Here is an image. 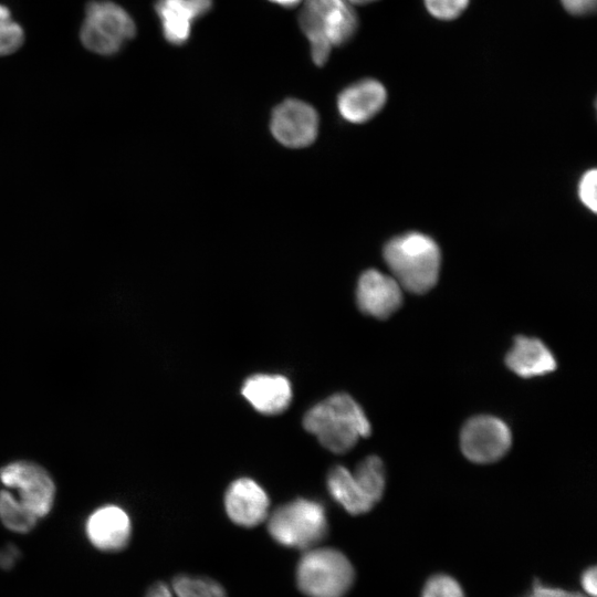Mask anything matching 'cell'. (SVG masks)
I'll return each mask as SVG.
<instances>
[{"mask_svg": "<svg viewBox=\"0 0 597 597\" xmlns=\"http://www.w3.org/2000/svg\"><path fill=\"white\" fill-rule=\"evenodd\" d=\"M384 258L394 279L401 287L425 293L437 282L440 270V250L429 237L410 232L390 240Z\"/></svg>", "mask_w": 597, "mask_h": 597, "instance_id": "3", "label": "cell"}, {"mask_svg": "<svg viewBox=\"0 0 597 597\" xmlns=\"http://www.w3.org/2000/svg\"><path fill=\"white\" fill-rule=\"evenodd\" d=\"M421 597H464V594L452 577L436 575L427 582Z\"/></svg>", "mask_w": 597, "mask_h": 597, "instance_id": "22", "label": "cell"}, {"mask_svg": "<svg viewBox=\"0 0 597 597\" xmlns=\"http://www.w3.org/2000/svg\"><path fill=\"white\" fill-rule=\"evenodd\" d=\"M145 597H227V593L208 576L178 574L169 582L154 583Z\"/></svg>", "mask_w": 597, "mask_h": 597, "instance_id": "17", "label": "cell"}, {"mask_svg": "<svg viewBox=\"0 0 597 597\" xmlns=\"http://www.w3.org/2000/svg\"><path fill=\"white\" fill-rule=\"evenodd\" d=\"M269 505L265 491L248 478L233 481L226 492L227 514L240 526L253 527L262 523L269 515Z\"/></svg>", "mask_w": 597, "mask_h": 597, "instance_id": "12", "label": "cell"}, {"mask_svg": "<svg viewBox=\"0 0 597 597\" xmlns=\"http://www.w3.org/2000/svg\"><path fill=\"white\" fill-rule=\"evenodd\" d=\"M582 585L587 596L596 597L597 593V572L596 567L588 568L582 577Z\"/></svg>", "mask_w": 597, "mask_h": 597, "instance_id": "27", "label": "cell"}, {"mask_svg": "<svg viewBox=\"0 0 597 597\" xmlns=\"http://www.w3.org/2000/svg\"><path fill=\"white\" fill-rule=\"evenodd\" d=\"M136 34L132 17L112 1H92L86 6L80 38L92 52L112 55Z\"/></svg>", "mask_w": 597, "mask_h": 597, "instance_id": "6", "label": "cell"}, {"mask_svg": "<svg viewBox=\"0 0 597 597\" xmlns=\"http://www.w3.org/2000/svg\"><path fill=\"white\" fill-rule=\"evenodd\" d=\"M269 1L283 8H294L303 0H269Z\"/></svg>", "mask_w": 597, "mask_h": 597, "instance_id": "29", "label": "cell"}, {"mask_svg": "<svg viewBox=\"0 0 597 597\" xmlns=\"http://www.w3.org/2000/svg\"><path fill=\"white\" fill-rule=\"evenodd\" d=\"M241 391L252 407L264 415L283 412L292 399L291 384L281 375H253L244 381Z\"/></svg>", "mask_w": 597, "mask_h": 597, "instance_id": "15", "label": "cell"}, {"mask_svg": "<svg viewBox=\"0 0 597 597\" xmlns=\"http://www.w3.org/2000/svg\"><path fill=\"white\" fill-rule=\"evenodd\" d=\"M213 0H157L155 11L163 35L172 45L188 42L196 20L207 14Z\"/></svg>", "mask_w": 597, "mask_h": 597, "instance_id": "13", "label": "cell"}, {"mask_svg": "<svg viewBox=\"0 0 597 597\" xmlns=\"http://www.w3.org/2000/svg\"><path fill=\"white\" fill-rule=\"evenodd\" d=\"M1 482L18 492L15 496L38 519L48 515L55 498V484L49 472L30 461L11 462L0 470Z\"/></svg>", "mask_w": 597, "mask_h": 597, "instance_id": "7", "label": "cell"}, {"mask_svg": "<svg viewBox=\"0 0 597 597\" xmlns=\"http://www.w3.org/2000/svg\"><path fill=\"white\" fill-rule=\"evenodd\" d=\"M0 520L3 525L15 533H28L39 520L11 492H0Z\"/></svg>", "mask_w": 597, "mask_h": 597, "instance_id": "20", "label": "cell"}, {"mask_svg": "<svg viewBox=\"0 0 597 597\" xmlns=\"http://www.w3.org/2000/svg\"><path fill=\"white\" fill-rule=\"evenodd\" d=\"M298 24L308 40L312 61L323 66L333 46L346 44L358 29V17L346 0H305Z\"/></svg>", "mask_w": 597, "mask_h": 597, "instance_id": "2", "label": "cell"}, {"mask_svg": "<svg viewBox=\"0 0 597 597\" xmlns=\"http://www.w3.org/2000/svg\"><path fill=\"white\" fill-rule=\"evenodd\" d=\"M597 172L596 169L586 171L578 185V195L582 202L593 212L597 209Z\"/></svg>", "mask_w": 597, "mask_h": 597, "instance_id": "24", "label": "cell"}, {"mask_svg": "<svg viewBox=\"0 0 597 597\" xmlns=\"http://www.w3.org/2000/svg\"><path fill=\"white\" fill-rule=\"evenodd\" d=\"M526 597H589L579 593H572L559 588H553L536 583Z\"/></svg>", "mask_w": 597, "mask_h": 597, "instance_id": "25", "label": "cell"}, {"mask_svg": "<svg viewBox=\"0 0 597 597\" xmlns=\"http://www.w3.org/2000/svg\"><path fill=\"white\" fill-rule=\"evenodd\" d=\"M303 426L334 453L349 451L371 431L364 410L347 394H335L313 406L304 415Z\"/></svg>", "mask_w": 597, "mask_h": 597, "instance_id": "1", "label": "cell"}, {"mask_svg": "<svg viewBox=\"0 0 597 597\" xmlns=\"http://www.w3.org/2000/svg\"><path fill=\"white\" fill-rule=\"evenodd\" d=\"M23 30L10 13V10L0 4V55L15 52L23 43Z\"/></svg>", "mask_w": 597, "mask_h": 597, "instance_id": "21", "label": "cell"}, {"mask_svg": "<svg viewBox=\"0 0 597 597\" xmlns=\"http://www.w3.org/2000/svg\"><path fill=\"white\" fill-rule=\"evenodd\" d=\"M296 566L297 588L307 597H344L355 579L349 559L338 549L312 547L303 551Z\"/></svg>", "mask_w": 597, "mask_h": 597, "instance_id": "4", "label": "cell"}, {"mask_svg": "<svg viewBox=\"0 0 597 597\" xmlns=\"http://www.w3.org/2000/svg\"><path fill=\"white\" fill-rule=\"evenodd\" d=\"M386 100V88L379 81L364 78L339 93L337 108L345 121L362 124L374 117L384 107Z\"/></svg>", "mask_w": 597, "mask_h": 597, "instance_id": "14", "label": "cell"}, {"mask_svg": "<svg viewBox=\"0 0 597 597\" xmlns=\"http://www.w3.org/2000/svg\"><path fill=\"white\" fill-rule=\"evenodd\" d=\"M327 489L333 499L349 514L367 513L375 505L364 493L352 471L337 465L327 475Z\"/></svg>", "mask_w": 597, "mask_h": 597, "instance_id": "18", "label": "cell"}, {"mask_svg": "<svg viewBox=\"0 0 597 597\" xmlns=\"http://www.w3.org/2000/svg\"><path fill=\"white\" fill-rule=\"evenodd\" d=\"M511 443L510 428L494 416L481 415L469 419L460 433L462 453L475 463L500 460L509 451Z\"/></svg>", "mask_w": 597, "mask_h": 597, "instance_id": "8", "label": "cell"}, {"mask_svg": "<svg viewBox=\"0 0 597 597\" xmlns=\"http://www.w3.org/2000/svg\"><path fill=\"white\" fill-rule=\"evenodd\" d=\"M400 284L377 270L362 274L357 284V304L365 314L376 318H387L402 302Z\"/></svg>", "mask_w": 597, "mask_h": 597, "instance_id": "10", "label": "cell"}, {"mask_svg": "<svg viewBox=\"0 0 597 597\" xmlns=\"http://www.w3.org/2000/svg\"><path fill=\"white\" fill-rule=\"evenodd\" d=\"M346 1L353 4H367L377 0H346Z\"/></svg>", "mask_w": 597, "mask_h": 597, "instance_id": "30", "label": "cell"}, {"mask_svg": "<svg viewBox=\"0 0 597 597\" xmlns=\"http://www.w3.org/2000/svg\"><path fill=\"white\" fill-rule=\"evenodd\" d=\"M19 556L20 553L17 547L13 545L6 546L0 549V567L3 569L13 567Z\"/></svg>", "mask_w": 597, "mask_h": 597, "instance_id": "28", "label": "cell"}, {"mask_svg": "<svg viewBox=\"0 0 597 597\" xmlns=\"http://www.w3.org/2000/svg\"><path fill=\"white\" fill-rule=\"evenodd\" d=\"M564 9L573 15H586L595 11L596 0H561Z\"/></svg>", "mask_w": 597, "mask_h": 597, "instance_id": "26", "label": "cell"}, {"mask_svg": "<svg viewBox=\"0 0 597 597\" xmlns=\"http://www.w3.org/2000/svg\"><path fill=\"white\" fill-rule=\"evenodd\" d=\"M352 472L367 498L376 504L381 499L386 485L383 461L376 455H369Z\"/></svg>", "mask_w": 597, "mask_h": 597, "instance_id": "19", "label": "cell"}, {"mask_svg": "<svg viewBox=\"0 0 597 597\" xmlns=\"http://www.w3.org/2000/svg\"><path fill=\"white\" fill-rule=\"evenodd\" d=\"M506 366L523 378H532L552 373L556 359L547 346L540 339L517 336L505 357Z\"/></svg>", "mask_w": 597, "mask_h": 597, "instance_id": "16", "label": "cell"}, {"mask_svg": "<svg viewBox=\"0 0 597 597\" xmlns=\"http://www.w3.org/2000/svg\"><path fill=\"white\" fill-rule=\"evenodd\" d=\"M268 531L280 545L306 551L323 541L328 523L325 510L318 502L297 499L272 512Z\"/></svg>", "mask_w": 597, "mask_h": 597, "instance_id": "5", "label": "cell"}, {"mask_svg": "<svg viewBox=\"0 0 597 597\" xmlns=\"http://www.w3.org/2000/svg\"><path fill=\"white\" fill-rule=\"evenodd\" d=\"M470 0H423L428 12L439 20L458 18L468 7Z\"/></svg>", "mask_w": 597, "mask_h": 597, "instance_id": "23", "label": "cell"}, {"mask_svg": "<svg viewBox=\"0 0 597 597\" xmlns=\"http://www.w3.org/2000/svg\"><path fill=\"white\" fill-rule=\"evenodd\" d=\"M318 123V114L312 105L297 98H287L273 109L270 128L280 144L290 148H303L315 140Z\"/></svg>", "mask_w": 597, "mask_h": 597, "instance_id": "9", "label": "cell"}, {"mask_svg": "<svg viewBox=\"0 0 597 597\" xmlns=\"http://www.w3.org/2000/svg\"><path fill=\"white\" fill-rule=\"evenodd\" d=\"M85 534L102 552H118L128 545L132 535L129 515L117 505L95 510L86 520Z\"/></svg>", "mask_w": 597, "mask_h": 597, "instance_id": "11", "label": "cell"}]
</instances>
